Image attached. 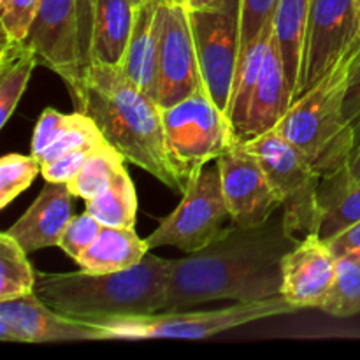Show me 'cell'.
<instances>
[{
    "mask_svg": "<svg viewBox=\"0 0 360 360\" xmlns=\"http://www.w3.org/2000/svg\"><path fill=\"white\" fill-rule=\"evenodd\" d=\"M97 0H76V28H77V65L81 83L84 74L94 65V21Z\"/></svg>",
    "mask_w": 360,
    "mask_h": 360,
    "instance_id": "obj_32",
    "label": "cell"
},
{
    "mask_svg": "<svg viewBox=\"0 0 360 360\" xmlns=\"http://www.w3.org/2000/svg\"><path fill=\"white\" fill-rule=\"evenodd\" d=\"M292 105V88L285 72L283 58L276 41L271 37L262 70L253 91L246 122L239 132V139L250 141L269 130L276 129L278 123Z\"/></svg>",
    "mask_w": 360,
    "mask_h": 360,
    "instance_id": "obj_17",
    "label": "cell"
},
{
    "mask_svg": "<svg viewBox=\"0 0 360 360\" xmlns=\"http://www.w3.org/2000/svg\"><path fill=\"white\" fill-rule=\"evenodd\" d=\"M190 21L204 86L229 115L241 51V0H221L211 9L190 11Z\"/></svg>",
    "mask_w": 360,
    "mask_h": 360,
    "instance_id": "obj_9",
    "label": "cell"
},
{
    "mask_svg": "<svg viewBox=\"0 0 360 360\" xmlns=\"http://www.w3.org/2000/svg\"><path fill=\"white\" fill-rule=\"evenodd\" d=\"M217 162L232 224L257 227L281 210L280 199L262 164L245 141H239Z\"/></svg>",
    "mask_w": 360,
    "mask_h": 360,
    "instance_id": "obj_12",
    "label": "cell"
},
{
    "mask_svg": "<svg viewBox=\"0 0 360 360\" xmlns=\"http://www.w3.org/2000/svg\"><path fill=\"white\" fill-rule=\"evenodd\" d=\"M41 164L34 155L9 153L0 160V207H7L34 183Z\"/></svg>",
    "mask_w": 360,
    "mask_h": 360,
    "instance_id": "obj_29",
    "label": "cell"
},
{
    "mask_svg": "<svg viewBox=\"0 0 360 360\" xmlns=\"http://www.w3.org/2000/svg\"><path fill=\"white\" fill-rule=\"evenodd\" d=\"M330 252L336 257L345 255V253L350 252H360V221L359 224L352 225L348 231H345L343 234L336 236L330 241H327Z\"/></svg>",
    "mask_w": 360,
    "mask_h": 360,
    "instance_id": "obj_37",
    "label": "cell"
},
{
    "mask_svg": "<svg viewBox=\"0 0 360 360\" xmlns=\"http://www.w3.org/2000/svg\"><path fill=\"white\" fill-rule=\"evenodd\" d=\"M309 6L311 0H278L273 18V37L292 88V104L301 95L302 88Z\"/></svg>",
    "mask_w": 360,
    "mask_h": 360,
    "instance_id": "obj_19",
    "label": "cell"
},
{
    "mask_svg": "<svg viewBox=\"0 0 360 360\" xmlns=\"http://www.w3.org/2000/svg\"><path fill=\"white\" fill-rule=\"evenodd\" d=\"M357 2V11H359V21H360V0H355Z\"/></svg>",
    "mask_w": 360,
    "mask_h": 360,
    "instance_id": "obj_41",
    "label": "cell"
},
{
    "mask_svg": "<svg viewBox=\"0 0 360 360\" xmlns=\"http://www.w3.org/2000/svg\"><path fill=\"white\" fill-rule=\"evenodd\" d=\"M39 65L35 49L27 41L2 39L0 49V127H6L20 104L32 72Z\"/></svg>",
    "mask_w": 360,
    "mask_h": 360,
    "instance_id": "obj_23",
    "label": "cell"
},
{
    "mask_svg": "<svg viewBox=\"0 0 360 360\" xmlns=\"http://www.w3.org/2000/svg\"><path fill=\"white\" fill-rule=\"evenodd\" d=\"M125 162L120 151H116L109 143L104 144L88 157L76 178L70 179L67 186L74 197H79L84 202L97 199L112 185L120 172L125 171Z\"/></svg>",
    "mask_w": 360,
    "mask_h": 360,
    "instance_id": "obj_25",
    "label": "cell"
},
{
    "mask_svg": "<svg viewBox=\"0 0 360 360\" xmlns=\"http://www.w3.org/2000/svg\"><path fill=\"white\" fill-rule=\"evenodd\" d=\"M74 104L129 164L150 172L174 193L185 192L192 172L169 146L160 105L130 83L120 67L94 63Z\"/></svg>",
    "mask_w": 360,
    "mask_h": 360,
    "instance_id": "obj_2",
    "label": "cell"
},
{
    "mask_svg": "<svg viewBox=\"0 0 360 360\" xmlns=\"http://www.w3.org/2000/svg\"><path fill=\"white\" fill-rule=\"evenodd\" d=\"M343 115L354 130L355 150L360 146V46L355 51L348 69L347 91L343 98ZM354 150V151H355Z\"/></svg>",
    "mask_w": 360,
    "mask_h": 360,
    "instance_id": "obj_36",
    "label": "cell"
},
{
    "mask_svg": "<svg viewBox=\"0 0 360 360\" xmlns=\"http://www.w3.org/2000/svg\"><path fill=\"white\" fill-rule=\"evenodd\" d=\"M72 197L74 193L67 183L46 181L37 199L6 232L27 253L58 246L63 231L72 220Z\"/></svg>",
    "mask_w": 360,
    "mask_h": 360,
    "instance_id": "obj_16",
    "label": "cell"
},
{
    "mask_svg": "<svg viewBox=\"0 0 360 360\" xmlns=\"http://www.w3.org/2000/svg\"><path fill=\"white\" fill-rule=\"evenodd\" d=\"M41 0H0L2 39L27 41L32 23L37 16Z\"/></svg>",
    "mask_w": 360,
    "mask_h": 360,
    "instance_id": "obj_30",
    "label": "cell"
},
{
    "mask_svg": "<svg viewBox=\"0 0 360 360\" xmlns=\"http://www.w3.org/2000/svg\"><path fill=\"white\" fill-rule=\"evenodd\" d=\"M359 42L360 21L355 0H311L301 95L326 77Z\"/></svg>",
    "mask_w": 360,
    "mask_h": 360,
    "instance_id": "obj_11",
    "label": "cell"
},
{
    "mask_svg": "<svg viewBox=\"0 0 360 360\" xmlns=\"http://www.w3.org/2000/svg\"><path fill=\"white\" fill-rule=\"evenodd\" d=\"M232 227L217 160L195 167L178 207L146 238L150 250L172 246L195 253L220 239Z\"/></svg>",
    "mask_w": 360,
    "mask_h": 360,
    "instance_id": "obj_6",
    "label": "cell"
},
{
    "mask_svg": "<svg viewBox=\"0 0 360 360\" xmlns=\"http://www.w3.org/2000/svg\"><path fill=\"white\" fill-rule=\"evenodd\" d=\"M221 0H185V6L188 11H202L217 7Z\"/></svg>",
    "mask_w": 360,
    "mask_h": 360,
    "instance_id": "obj_38",
    "label": "cell"
},
{
    "mask_svg": "<svg viewBox=\"0 0 360 360\" xmlns=\"http://www.w3.org/2000/svg\"><path fill=\"white\" fill-rule=\"evenodd\" d=\"M130 0H97L94 21V63L120 67L134 28Z\"/></svg>",
    "mask_w": 360,
    "mask_h": 360,
    "instance_id": "obj_22",
    "label": "cell"
},
{
    "mask_svg": "<svg viewBox=\"0 0 360 360\" xmlns=\"http://www.w3.org/2000/svg\"><path fill=\"white\" fill-rule=\"evenodd\" d=\"M316 236L330 241L360 221V179L350 174V164L334 174L323 176L319 190Z\"/></svg>",
    "mask_w": 360,
    "mask_h": 360,
    "instance_id": "obj_20",
    "label": "cell"
},
{
    "mask_svg": "<svg viewBox=\"0 0 360 360\" xmlns=\"http://www.w3.org/2000/svg\"><path fill=\"white\" fill-rule=\"evenodd\" d=\"M37 273L28 262V253L7 232L0 234V301L32 294Z\"/></svg>",
    "mask_w": 360,
    "mask_h": 360,
    "instance_id": "obj_28",
    "label": "cell"
},
{
    "mask_svg": "<svg viewBox=\"0 0 360 360\" xmlns=\"http://www.w3.org/2000/svg\"><path fill=\"white\" fill-rule=\"evenodd\" d=\"M150 252L146 239H141L134 227L102 225L94 245L77 259V266L95 274L118 273L137 266Z\"/></svg>",
    "mask_w": 360,
    "mask_h": 360,
    "instance_id": "obj_21",
    "label": "cell"
},
{
    "mask_svg": "<svg viewBox=\"0 0 360 360\" xmlns=\"http://www.w3.org/2000/svg\"><path fill=\"white\" fill-rule=\"evenodd\" d=\"M144 2H148V0H130V4H132L134 7H139V6H143Z\"/></svg>",
    "mask_w": 360,
    "mask_h": 360,
    "instance_id": "obj_40",
    "label": "cell"
},
{
    "mask_svg": "<svg viewBox=\"0 0 360 360\" xmlns=\"http://www.w3.org/2000/svg\"><path fill=\"white\" fill-rule=\"evenodd\" d=\"M169 146L188 169L217 160L239 143L234 125L207 94L206 86L171 108H160Z\"/></svg>",
    "mask_w": 360,
    "mask_h": 360,
    "instance_id": "obj_8",
    "label": "cell"
},
{
    "mask_svg": "<svg viewBox=\"0 0 360 360\" xmlns=\"http://www.w3.org/2000/svg\"><path fill=\"white\" fill-rule=\"evenodd\" d=\"M171 260L146 253L118 273H37L35 294L55 311L86 323L164 311Z\"/></svg>",
    "mask_w": 360,
    "mask_h": 360,
    "instance_id": "obj_3",
    "label": "cell"
},
{
    "mask_svg": "<svg viewBox=\"0 0 360 360\" xmlns=\"http://www.w3.org/2000/svg\"><path fill=\"white\" fill-rule=\"evenodd\" d=\"M271 37H273V23L267 25L262 34L259 35V39H255L239 55L234 84H232L231 105H229V118L234 125L238 137L246 122V115H248L250 104H252L253 91H255L257 81H259L260 70H262V63L264 58H266L267 48H269Z\"/></svg>",
    "mask_w": 360,
    "mask_h": 360,
    "instance_id": "obj_24",
    "label": "cell"
},
{
    "mask_svg": "<svg viewBox=\"0 0 360 360\" xmlns=\"http://www.w3.org/2000/svg\"><path fill=\"white\" fill-rule=\"evenodd\" d=\"M294 311L299 309L280 294L262 301L238 302L227 308L207 311H158L150 315L123 316L95 326L101 327L102 340H204L246 323L290 315Z\"/></svg>",
    "mask_w": 360,
    "mask_h": 360,
    "instance_id": "obj_5",
    "label": "cell"
},
{
    "mask_svg": "<svg viewBox=\"0 0 360 360\" xmlns=\"http://www.w3.org/2000/svg\"><path fill=\"white\" fill-rule=\"evenodd\" d=\"M171 2H176V4H185V0H171Z\"/></svg>",
    "mask_w": 360,
    "mask_h": 360,
    "instance_id": "obj_42",
    "label": "cell"
},
{
    "mask_svg": "<svg viewBox=\"0 0 360 360\" xmlns=\"http://www.w3.org/2000/svg\"><path fill=\"white\" fill-rule=\"evenodd\" d=\"M278 0H241V55L267 25L273 23Z\"/></svg>",
    "mask_w": 360,
    "mask_h": 360,
    "instance_id": "obj_33",
    "label": "cell"
},
{
    "mask_svg": "<svg viewBox=\"0 0 360 360\" xmlns=\"http://www.w3.org/2000/svg\"><path fill=\"white\" fill-rule=\"evenodd\" d=\"M102 146H104V144H102ZM97 148L101 146L77 148V150L69 151V153L62 155V157H58L56 160L42 165L41 167L42 178L49 183H69L70 179L76 178V174L81 171L84 162L88 160V157H90Z\"/></svg>",
    "mask_w": 360,
    "mask_h": 360,
    "instance_id": "obj_35",
    "label": "cell"
},
{
    "mask_svg": "<svg viewBox=\"0 0 360 360\" xmlns=\"http://www.w3.org/2000/svg\"><path fill=\"white\" fill-rule=\"evenodd\" d=\"M360 42L345 55L326 77L295 98L276 130L294 144L316 169L329 176L350 164L355 150L354 130L343 115L348 69Z\"/></svg>",
    "mask_w": 360,
    "mask_h": 360,
    "instance_id": "obj_4",
    "label": "cell"
},
{
    "mask_svg": "<svg viewBox=\"0 0 360 360\" xmlns=\"http://www.w3.org/2000/svg\"><path fill=\"white\" fill-rule=\"evenodd\" d=\"M157 7L158 0H148L136 7L134 28L120 70L143 94L157 102Z\"/></svg>",
    "mask_w": 360,
    "mask_h": 360,
    "instance_id": "obj_18",
    "label": "cell"
},
{
    "mask_svg": "<svg viewBox=\"0 0 360 360\" xmlns=\"http://www.w3.org/2000/svg\"><path fill=\"white\" fill-rule=\"evenodd\" d=\"M157 104L171 108L204 86L185 4L158 0L157 7Z\"/></svg>",
    "mask_w": 360,
    "mask_h": 360,
    "instance_id": "obj_10",
    "label": "cell"
},
{
    "mask_svg": "<svg viewBox=\"0 0 360 360\" xmlns=\"http://www.w3.org/2000/svg\"><path fill=\"white\" fill-rule=\"evenodd\" d=\"M245 143L262 164L280 199L281 213L290 234L299 241L306 236L316 234L322 176L316 172L311 162L276 129Z\"/></svg>",
    "mask_w": 360,
    "mask_h": 360,
    "instance_id": "obj_7",
    "label": "cell"
},
{
    "mask_svg": "<svg viewBox=\"0 0 360 360\" xmlns=\"http://www.w3.org/2000/svg\"><path fill=\"white\" fill-rule=\"evenodd\" d=\"M86 211L108 227H134L137 214V195L129 172L122 171L112 185L97 199L88 200Z\"/></svg>",
    "mask_w": 360,
    "mask_h": 360,
    "instance_id": "obj_27",
    "label": "cell"
},
{
    "mask_svg": "<svg viewBox=\"0 0 360 360\" xmlns=\"http://www.w3.org/2000/svg\"><path fill=\"white\" fill-rule=\"evenodd\" d=\"M350 174L354 179H360V146L352 153Z\"/></svg>",
    "mask_w": 360,
    "mask_h": 360,
    "instance_id": "obj_39",
    "label": "cell"
},
{
    "mask_svg": "<svg viewBox=\"0 0 360 360\" xmlns=\"http://www.w3.org/2000/svg\"><path fill=\"white\" fill-rule=\"evenodd\" d=\"M101 231L102 224L97 218L91 217L88 211L79 217H72V220L63 231L58 248H62L65 255H69L74 262H77V259L94 245Z\"/></svg>",
    "mask_w": 360,
    "mask_h": 360,
    "instance_id": "obj_31",
    "label": "cell"
},
{
    "mask_svg": "<svg viewBox=\"0 0 360 360\" xmlns=\"http://www.w3.org/2000/svg\"><path fill=\"white\" fill-rule=\"evenodd\" d=\"M27 42L37 53L39 63L55 72L76 101L81 91L76 0H41Z\"/></svg>",
    "mask_w": 360,
    "mask_h": 360,
    "instance_id": "obj_14",
    "label": "cell"
},
{
    "mask_svg": "<svg viewBox=\"0 0 360 360\" xmlns=\"http://www.w3.org/2000/svg\"><path fill=\"white\" fill-rule=\"evenodd\" d=\"M0 340L13 343L102 341L101 327L77 322L46 304L35 292L0 301Z\"/></svg>",
    "mask_w": 360,
    "mask_h": 360,
    "instance_id": "obj_13",
    "label": "cell"
},
{
    "mask_svg": "<svg viewBox=\"0 0 360 360\" xmlns=\"http://www.w3.org/2000/svg\"><path fill=\"white\" fill-rule=\"evenodd\" d=\"M336 319H350L360 313V252L336 257V274L320 306Z\"/></svg>",
    "mask_w": 360,
    "mask_h": 360,
    "instance_id": "obj_26",
    "label": "cell"
},
{
    "mask_svg": "<svg viewBox=\"0 0 360 360\" xmlns=\"http://www.w3.org/2000/svg\"><path fill=\"white\" fill-rule=\"evenodd\" d=\"M299 239L281 210L257 227H232L195 253L171 260L164 311L214 301L250 302L280 295L283 259Z\"/></svg>",
    "mask_w": 360,
    "mask_h": 360,
    "instance_id": "obj_1",
    "label": "cell"
},
{
    "mask_svg": "<svg viewBox=\"0 0 360 360\" xmlns=\"http://www.w3.org/2000/svg\"><path fill=\"white\" fill-rule=\"evenodd\" d=\"M281 271L280 294L297 309H320L336 274V255L320 236L309 234L285 255Z\"/></svg>",
    "mask_w": 360,
    "mask_h": 360,
    "instance_id": "obj_15",
    "label": "cell"
},
{
    "mask_svg": "<svg viewBox=\"0 0 360 360\" xmlns=\"http://www.w3.org/2000/svg\"><path fill=\"white\" fill-rule=\"evenodd\" d=\"M72 120V115H63L56 109H46L39 116L37 125H35L34 137H32V155L35 158H41L44 151L55 143L60 137V134L67 129V125Z\"/></svg>",
    "mask_w": 360,
    "mask_h": 360,
    "instance_id": "obj_34",
    "label": "cell"
}]
</instances>
